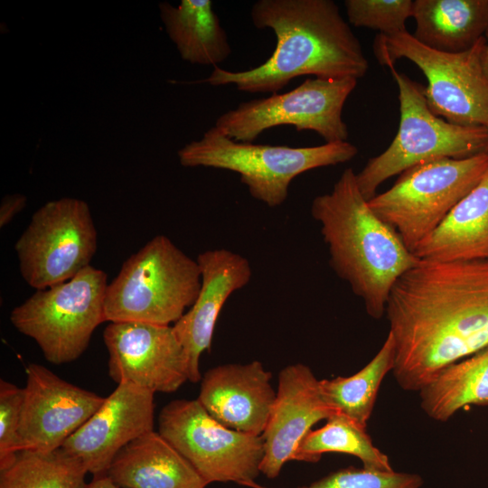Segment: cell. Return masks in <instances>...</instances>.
I'll return each instance as SVG.
<instances>
[{
  "label": "cell",
  "instance_id": "7c38bea8",
  "mask_svg": "<svg viewBox=\"0 0 488 488\" xmlns=\"http://www.w3.org/2000/svg\"><path fill=\"white\" fill-rule=\"evenodd\" d=\"M159 434L208 484L233 482L249 486L260 473L261 436L229 428L212 418L197 399H175L159 414Z\"/></svg>",
  "mask_w": 488,
  "mask_h": 488
},
{
  "label": "cell",
  "instance_id": "4dcf8cb0",
  "mask_svg": "<svg viewBox=\"0 0 488 488\" xmlns=\"http://www.w3.org/2000/svg\"><path fill=\"white\" fill-rule=\"evenodd\" d=\"M87 488H120L107 474L94 476Z\"/></svg>",
  "mask_w": 488,
  "mask_h": 488
},
{
  "label": "cell",
  "instance_id": "7a4b0ae2",
  "mask_svg": "<svg viewBox=\"0 0 488 488\" xmlns=\"http://www.w3.org/2000/svg\"><path fill=\"white\" fill-rule=\"evenodd\" d=\"M250 16L258 29L274 32L277 44L271 56L241 71L216 66L199 82L274 94L297 77L358 80L369 70L359 39L332 0H258Z\"/></svg>",
  "mask_w": 488,
  "mask_h": 488
},
{
  "label": "cell",
  "instance_id": "4316f807",
  "mask_svg": "<svg viewBox=\"0 0 488 488\" xmlns=\"http://www.w3.org/2000/svg\"><path fill=\"white\" fill-rule=\"evenodd\" d=\"M349 23L356 27L378 30L391 35L407 31L406 22L412 17V0H345Z\"/></svg>",
  "mask_w": 488,
  "mask_h": 488
},
{
  "label": "cell",
  "instance_id": "6da1fadb",
  "mask_svg": "<svg viewBox=\"0 0 488 488\" xmlns=\"http://www.w3.org/2000/svg\"><path fill=\"white\" fill-rule=\"evenodd\" d=\"M385 315L393 377L403 390L418 392L488 346V260H419L392 286Z\"/></svg>",
  "mask_w": 488,
  "mask_h": 488
},
{
  "label": "cell",
  "instance_id": "f1b7e54d",
  "mask_svg": "<svg viewBox=\"0 0 488 488\" xmlns=\"http://www.w3.org/2000/svg\"><path fill=\"white\" fill-rule=\"evenodd\" d=\"M23 388L0 380V471L9 467L20 452L19 429Z\"/></svg>",
  "mask_w": 488,
  "mask_h": 488
},
{
  "label": "cell",
  "instance_id": "83f0119b",
  "mask_svg": "<svg viewBox=\"0 0 488 488\" xmlns=\"http://www.w3.org/2000/svg\"><path fill=\"white\" fill-rule=\"evenodd\" d=\"M423 479L419 474L410 473L375 472L349 467L343 468L300 488H421ZM249 488H269L257 483Z\"/></svg>",
  "mask_w": 488,
  "mask_h": 488
},
{
  "label": "cell",
  "instance_id": "277c9868",
  "mask_svg": "<svg viewBox=\"0 0 488 488\" xmlns=\"http://www.w3.org/2000/svg\"><path fill=\"white\" fill-rule=\"evenodd\" d=\"M201 285L197 260L165 235H156L123 263L108 285L106 322L174 324L194 304Z\"/></svg>",
  "mask_w": 488,
  "mask_h": 488
},
{
  "label": "cell",
  "instance_id": "5bb4252c",
  "mask_svg": "<svg viewBox=\"0 0 488 488\" xmlns=\"http://www.w3.org/2000/svg\"><path fill=\"white\" fill-rule=\"evenodd\" d=\"M25 372L20 451L50 452L61 448L105 400L41 364L28 365Z\"/></svg>",
  "mask_w": 488,
  "mask_h": 488
},
{
  "label": "cell",
  "instance_id": "ac0fdd59",
  "mask_svg": "<svg viewBox=\"0 0 488 488\" xmlns=\"http://www.w3.org/2000/svg\"><path fill=\"white\" fill-rule=\"evenodd\" d=\"M270 380L258 361L216 366L205 372L196 399L225 427L261 436L277 394Z\"/></svg>",
  "mask_w": 488,
  "mask_h": 488
},
{
  "label": "cell",
  "instance_id": "8fae6325",
  "mask_svg": "<svg viewBox=\"0 0 488 488\" xmlns=\"http://www.w3.org/2000/svg\"><path fill=\"white\" fill-rule=\"evenodd\" d=\"M97 248L89 204L70 197L40 207L14 245L21 275L36 290L74 277L90 266Z\"/></svg>",
  "mask_w": 488,
  "mask_h": 488
},
{
  "label": "cell",
  "instance_id": "44dd1931",
  "mask_svg": "<svg viewBox=\"0 0 488 488\" xmlns=\"http://www.w3.org/2000/svg\"><path fill=\"white\" fill-rule=\"evenodd\" d=\"M412 34L437 52L458 53L471 49L488 28V0H415Z\"/></svg>",
  "mask_w": 488,
  "mask_h": 488
},
{
  "label": "cell",
  "instance_id": "cb8c5ba5",
  "mask_svg": "<svg viewBox=\"0 0 488 488\" xmlns=\"http://www.w3.org/2000/svg\"><path fill=\"white\" fill-rule=\"evenodd\" d=\"M395 363V344L390 333L376 355L358 372L348 377L320 380L325 403L367 428L380 387Z\"/></svg>",
  "mask_w": 488,
  "mask_h": 488
},
{
  "label": "cell",
  "instance_id": "9c48e42d",
  "mask_svg": "<svg viewBox=\"0 0 488 488\" xmlns=\"http://www.w3.org/2000/svg\"><path fill=\"white\" fill-rule=\"evenodd\" d=\"M484 36L458 53L437 52L420 43L407 31L378 33L373 52L380 65L394 67L402 58L415 63L427 85L424 94L431 111L452 124L488 129V79L482 66Z\"/></svg>",
  "mask_w": 488,
  "mask_h": 488
},
{
  "label": "cell",
  "instance_id": "2e32d148",
  "mask_svg": "<svg viewBox=\"0 0 488 488\" xmlns=\"http://www.w3.org/2000/svg\"><path fill=\"white\" fill-rule=\"evenodd\" d=\"M319 381L303 363L280 371L276 399L261 435L260 473L268 479L276 478L286 463L296 459L298 446L313 426L335 413L324 400Z\"/></svg>",
  "mask_w": 488,
  "mask_h": 488
},
{
  "label": "cell",
  "instance_id": "603a6c76",
  "mask_svg": "<svg viewBox=\"0 0 488 488\" xmlns=\"http://www.w3.org/2000/svg\"><path fill=\"white\" fill-rule=\"evenodd\" d=\"M418 394L424 413L438 422L467 406H487L488 346L444 369Z\"/></svg>",
  "mask_w": 488,
  "mask_h": 488
},
{
  "label": "cell",
  "instance_id": "e0dca14e",
  "mask_svg": "<svg viewBox=\"0 0 488 488\" xmlns=\"http://www.w3.org/2000/svg\"><path fill=\"white\" fill-rule=\"evenodd\" d=\"M196 260L202 285L194 304L173 324L186 357L189 381L201 379L200 358L209 351L218 316L230 295L243 288L251 279L249 261L225 249H208Z\"/></svg>",
  "mask_w": 488,
  "mask_h": 488
},
{
  "label": "cell",
  "instance_id": "4fadbf2b",
  "mask_svg": "<svg viewBox=\"0 0 488 488\" xmlns=\"http://www.w3.org/2000/svg\"><path fill=\"white\" fill-rule=\"evenodd\" d=\"M108 374L154 393L176 391L189 380L184 351L173 325L109 323L103 332Z\"/></svg>",
  "mask_w": 488,
  "mask_h": 488
},
{
  "label": "cell",
  "instance_id": "484cf974",
  "mask_svg": "<svg viewBox=\"0 0 488 488\" xmlns=\"http://www.w3.org/2000/svg\"><path fill=\"white\" fill-rule=\"evenodd\" d=\"M0 473V488L88 487L87 471L61 447L50 452L20 451Z\"/></svg>",
  "mask_w": 488,
  "mask_h": 488
},
{
  "label": "cell",
  "instance_id": "3957f363",
  "mask_svg": "<svg viewBox=\"0 0 488 488\" xmlns=\"http://www.w3.org/2000/svg\"><path fill=\"white\" fill-rule=\"evenodd\" d=\"M311 214L320 224L330 267L362 300L366 313L380 319L392 286L419 259L371 210L352 168L330 192L313 200Z\"/></svg>",
  "mask_w": 488,
  "mask_h": 488
},
{
  "label": "cell",
  "instance_id": "9a60e30c",
  "mask_svg": "<svg viewBox=\"0 0 488 488\" xmlns=\"http://www.w3.org/2000/svg\"><path fill=\"white\" fill-rule=\"evenodd\" d=\"M154 392L132 383L117 384L61 448L87 473L107 474L123 447L154 430Z\"/></svg>",
  "mask_w": 488,
  "mask_h": 488
},
{
  "label": "cell",
  "instance_id": "f546056e",
  "mask_svg": "<svg viewBox=\"0 0 488 488\" xmlns=\"http://www.w3.org/2000/svg\"><path fill=\"white\" fill-rule=\"evenodd\" d=\"M27 198L22 193L5 195L0 204V228L12 221L26 205Z\"/></svg>",
  "mask_w": 488,
  "mask_h": 488
},
{
  "label": "cell",
  "instance_id": "1f68e13d",
  "mask_svg": "<svg viewBox=\"0 0 488 488\" xmlns=\"http://www.w3.org/2000/svg\"><path fill=\"white\" fill-rule=\"evenodd\" d=\"M482 66L483 72L488 79V28L484 34V44L482 52Z\"/></svg>",
  "mask_w": 488,
  "mask_h": 488
},
{
  "label": "cell",
  "instance_id": "d4e9b609",
  "mask_svg": "<svg viewBox=\"0 0 488 488\" xmlns=\"http://www.w3.org/2000/svg\"><path fill=\"white\" fill-rule=\"evenodd\" d=\"M325 453L355 456L366 470L394 471L388 455L373 445L367 428L341 413H334L322 427L312 429L305 436L298 446L296 461L316 463Z\"/></svg>",
  "mask_w": 488,
  "mask_h": 488
},
{
  "label": "cell",
  "instance_id": "8992f818",
  "mask_svg": "<svg viewBox=\"0 0 488 488\" xmlns=\"http://www.w3.org/2000/svg\"><path fill=\"white\" fill-rule=\"evenodd\" d=\"M390 71L399 89V126L388 148L370 158L356 174L367 201L386 180L420 163L488 153V129L452 124L435 115L427 105L425 86L394 67Z\"/></svg>",
  "mask_w": 488,
  "mask_h": 488
},
{
  "label": "cell",
  "instance_id": "ffe728a7",
  "mask_svg": "<svg viewBox=\"0 0 488 488\" xmlns=\"http://www.w3.org/2000/svg\"><path fill=\"white\" fill-rule=\"evenodd\" d=\"M412 253L428 261L488 260V170Z\"/></svg>",
  "mask_w": 488,
  "mask_h": 488
},
{
  "label": "cell",
  "instance_id": "30bf717a",
  "mask_svg": "<svg viewBox=\"0 0 488 488\" xmlns=\"http://www.w3.org/2000/svg\"><path fill=\"white\" fill-rule=\"evenodd\" d=\"M357 81L354 78H307L286 93L239 104L221 114L214 127L237 142L253 143L265 130L283 125L297 131H314L325 143L344 142L349 132L343 108Z\"/></svg>",
  "mask_w": 488,
  "mask_h": 488
},
{
  "label": "cell",
  "instance_id": "ba28073f",
  "mask_svg": "<svg viewBox=\"0 0 488 488\" xmlns=\"http://www.w3.org/2000/svg\"><path fill=\"white\" fill-rule=\"evenodd\" d=\"M105 271L91 265L71 279L36 292L10 314L12 324L36 342L53 364L77 360L105 318Z\"/></svg>",
  "mask_w": 488,
  "mask_h": 488
},
{
  "label": "cell",
  "instance_id": "d6986e66",
  "mask_svg": "<svg viewBox=\"0 0 488 488\" xmlns=\"http://www.w3.org/2000/svg\"><path fill=\"white\" fill-rule=\"evenodd\" d=\"M107 475L120 488H205L208 483L159 432L123 447Z\"/></svg>",
  "mask_w": 488,
  "mask_h": 488
},
{
  "label": "cell",
  "instance_id": "52a82bcc",
  "mask_svg": "<svg viewBox=\"0 0 488 488\" xmlns=\"http://www.w3.org/2000/svg\"><path fill=\"white\" fill-rule=\"evenodd\" d=\"M487 170L488 153L423 162L402 172L389 190L374 195L368 203L413 252Z\"/></svg>",
  "mask_w": 488,
  "mask_h": 488
},
{
  "label": "cell",
  "instance_id": "5b68a950",
  "mask_svg": "<svg viewBox=\"0 0 488 488\" xmlns=\"http://www.w3.org/2000/svg\"><path fill=\"white\" fill-rule=\"evenodd\" d=\"M357 154L358 147L348 141L305 147L237 142L214 126L201 139L186 144L177 152L184 167L203 166L238 173L249 194L271 208L286 202L289 185L299 174L346 163Z\"/></svg>",
  "mask_w": 488,
  "mask_h": 488
},
{
  "label": "cell",
  "instance_id": "7402d4cb",
  "mask_svg": "<svg viewBox=\"0 0 488 488\" xmlns=\"http://www.w3.org/2000/svg\"><path fill=\"white\" fill-rule=\"evenodd\" d=\"M158 8L165 31L183 61L216 67L230 55L227 33L211 0H182L178 6L162 2Z\"/></svg>",
  "mask_w": 488,
  "mask_h": 488
}]
</instances>
